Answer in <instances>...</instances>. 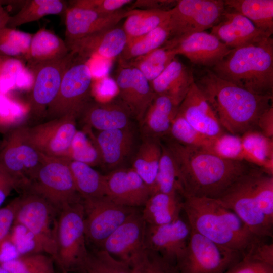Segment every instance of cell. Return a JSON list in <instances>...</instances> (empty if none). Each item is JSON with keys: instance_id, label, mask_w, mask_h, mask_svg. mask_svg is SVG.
<instances>
[{"instance_id": "38", "label": "cell", "mask_w": 273, "mask_h": 273, "mask_svg": "<svg viewBox=\"0 0 273 273\" xmlns=\"http://www.w3.org/2000/svg\"><path fill=\"white\" fill-rule=\"evenodd\" d=\"M155 193L179 194L182 190L178 169L170 149L162 144V153L151 195Z\"/></svg>"}, {"instance_id": "45", "label": "cell", "mask_w": 273, "mask_h": 273, "mask_svg": "<svg viewBox=\"0 0 273 273\" xmlns=\"http://www.w3.org/2000/svg\"><path fill=\"white\" fill-rule=\"evenodd\" d=\"M28 72V69L25 68L23 60L0 56V94L22 86Z\"/></svg>"}, {"instance_id": "7", "label": "cell", "mask_w": 273, "mask_h": 273, "mask_svg": "<svg viewBox=\"0 0 273 273\" xmlns=\"http://www.w3.org/2000/svg\"><path fill=\"white\" fill-rule=\"evenodd\" d=\"M69 161L67 158L44 155L43 163L26 192L43 198L59 212L71 205L82 202Z\"/></svg>"}, {"instance_id": "29", "label": "cell", "mask_w": 273, "mask_h": 273, "mask_svg": "<svg viewBox=\"0 0 273 273\" xmlns=\"http://www.w3.org/2000/svg\"><path fill=\"white\" fill-rule=\"evenodd\" d=\"M143 207L141 213L146 224H167L180 218L183 197L177 193H155L150 195Z\"/></svg>"}, {"instance_id": "33", "label": "cell", "mask_w": 273, "mask_h": 273, "mask_svg": "<svg viewBox=\"0 0 273 273\" xmlns=\"http://www.w3.org/2000/svg\"><path fill=\"white\" fill-rule=\"evenodd\" d=\"M248 155V162L273 175V141L259 131H249L241 135Z\"/></svg>"}, {"instance_id": "10", "label": "cell", "mask_w": 273, "mask_h": 273, "mask_svg": "<svg viewBox=\"0 0 273 273\" xmlns=\"http://www.w3.org/2000/svg\"><path fill=\"white\" fill-rule=\"evenodd\" d=\"M239 251L218 245L191 229L185 252L176 273H225L239 261Z\"/></svg>"}, {"instance_id": "41", "label": "cell", "mask_w": 273, "mask_h": 273, "mask_svg": "<svg viewBox=\"0 0 273 273\" xmlns=\"http://www.w3.org/2000/svg\"><path fill=\"white\" fill-rule=\"evenodd\" d=\"M78 273H131V267L106 251L99 249L88 254L74 270Z\"/></svg>"}, {"instance_id": "37", "label": "cell", "mask_w": 273, "mask_h": 273, "mask_svg": "<svg viewBox=\"0 0 273 273\" xmlns=\"http://www.w3.org/2000/svg\"><path fill=\"white\" fill-rule=\"evenodd\" d=\"M69 166L77 191L82 199L105 196V177L93 167L69 159Z\"/></svg>"}, {"instance_id": "57", "label": "cell", "mask_w": 273, "mask_h": 273, "mask_svg": "<svg viewBox=\"0 0 273 273\" xmlns=\"http://www.w3.org/2000/svg\"><path fill=\"white\" fill-rule=\"evenodd\" d=\"M0 273H8V272L0 265Z\"/></svg>"}, {"instance_id": "22", "label": "cell", "mask_w": 273, "mask_h": 273, "mask_svg": "<svg viewBox=\"0 0 273 273\" xmlns=\"http://www.w3.org/2000/svg\"><path fill=\"white\" fill-rule=\"evenodd\" d=\"M178 113L195 130L206 136L215 138L226 132L195 81L179 105Z\"/></svg>"}, {"instance_id": "2", "label": "cell", "mask_w": 273, "mask_h": 273, "mask_svg": "<svg viewBox=\"0 0 273 273\" xmlns=\"http://www.w3.org/2000/svg\"><path fill=\"white\" fill-rule=\"evenodd\" d=\"M194 81L208 101L223 129L241 136L257 130L262 113L272 106V96L251 93L221 79L206 69Z\"/></svg>"}, {"instance_id": "17", "label": "cell", "mask_w": 273, "mask_h": 273, "mask_svg": "<svg viewBox=\"0 0 273 273\" xmlns=\"http://www.w3.org/2000/svg\"><path fill=\"white\" fill-rule=\"evenodd\" d=\"M115 80L117 98L140 122L155 96L150 82L138 69L119 60Z\"/></svg>"}, {"instance_id": "55", "label": "cell", "mask_w": 273, "mask_h": 273, "mask_svg": "<svg viewBox=\"0 0 273 273\" xmlns=\"http://www.w3.org/2000/svg\"><path fill=\"white\" fill-rule=\"evenodd\" d=\"M14 190H17L15 182L0 165V208Z\"/></svg>"}, {"instance_id": "4", "label": "cell", "mask_w": 273, "mask_h": 273, "mask_svg": "<svg viewBox=\"0 0 273 273\" xmlns=\"http://www.w3.org/2000/svg\"><path fill=\"white\" fill-rule=\"evenodd\" d=\"M183 211L190 228L212 242L240 252L242 257L262 238L217 199L183 196Z\"/></svg>"}, {"instance_id": "14", "label": "cell", "mask_w": 273, "mask_h": 273, "mask_svg": "<svg viewBox=\"0 0 273 273\" xmlns=\"http://www.w3.org/2000/svg\"><path fill=\"white\" fill-rule=\"evenodd\" d=\"M75 56L70 51L63 58L28 65L33 76L29 100L31 114L44 117L47 108L57 95L64 75Z\"/></svg>"}, {"instance_id": "26", "label": "cell", "mask_w": 273, "mask_h": 273, "mask_svg": "<svg viewBox=\"0 0 273 273\" xmlns=\"http://www.w3.org/2000/svg\"><path fill=\"white\" fill-rule=\"evenodd\" d=\"M179 106L169 98L156 95L139 123L142 138L160 140L168 135Z\"/></svg>"}, {"instance_id": "18", "label": "cell", "mask_w": 273, "mask_h": 273, "mask_svg": "<svg viewBox=\"0 0 273 273\" xmlns=\"http://www.w3.org/2000/svg\"><path fill=\"white\" fill-rule=\"evenodd\" d=\"M146 226L141 212L137 210L108 237L99 249L131 265L146 249Z\"/></svg>"}, {"instance_id": "31", "label": "cell", "mask_w": 273, "mask_h": 273, "mask_svg": "<svg viewBox=\"0 0 273 273\" xmlns=\"http://www.w3.org/2000/svg\"><path fill=\"white\" fill-rule=\"evenodd\" d=\"M69 52L64 40L52 31L41 29L33 35L26 61L30 65L63 58Z\"/></svg>"}, {"instance_id": "35", "label": "cell", "mask_w": 273, "mask_h": 273, "mask_svg": "<svg viewBox=\"0 0 273 273\" xmlns=\"http://www.w3.org/2000/svg\"><path fill=\"white\" fill-rule=\"evenodd\" d=\"M170 38L169 18L150 32L127 41L118 60L126 62L163 46Z\"/></svg>"}, {"instance_id": "27", "label": "cell", "mask_w": 273, "mask_h": 273, "mask_svg": "<svg viewBox=\"0 0 273 273\" xmlns=\"http://www.w3.org/2000/svg\"><path fill=\"white\" fill-rule=\"evenodd\" d=\"M194 81L192 71L175 57L150 84L156 95L166 96L179 106Z\"/></svg>"}, {"instance_id": "11", "label": "cell", "mask_w": 273, "mask_h": 273, "mask_svg": "<svg viewBox=\"0 0 273 273\" xmlns=\"http://www.w3.org/2000/svg\"><path fill=\"white\" fill-rule=\"evenodd\" d=\"M59 211L41 196L30 192L19 196L14 223L32 232L42 244L44 253L57 257L56 232Z\"/></svg>"}, {"instance_id": "59", "label": "cell", "mask_w": 273, "mask_h": 273, "mask_svg": "<svg viewBox=\"0 0 273 273\" xmlns=\"http://www.w3.org/2000/svg\"><path fill=\"white\" fill-rule=\"evenodd\" d=\"M1 144H2V143H0V146H1Z\"/></svg>"}, {"instance_id": "28", "label": "cell", "mask_w": 273, "mask_h": 273, "mask_svg": "<svg viewBox=\"0 0 273 273\" xmlns=\"http://www.w3.org/2000/svg\"><path fill=\"white\" fill-rule=\"evenodd\" d=\"M95 139L102 164L112 169L120 166L131 153L134 145L135 135L131 126L99 131Z\"/></svg>"}, {"instance_id": "20", "label": "cell", "mask_w": 273, "mask_h": 273, "mask_svg": "<svg viewBox=\"0 0 273 273\" xmlns=\"http://www.w3.org/2000/svg\"><path fill=\"white\" fill-rule=\"evenodd\" d=\"M130 10L121 9L103 14L95 10L70 5L65 14L66 45L95 32L115 26L129 14Z\"/></svg>"}, {"instance_id": "48", "label": "cell", "mask_w": 273, "mask_h": 273, "mask_svg": "<svg viewBox=\"0 0 273 273\" xmlns=\"http://www.w3.org/2000/svg\"><path fill=\"white\" fill-rule=\"evenodd\" d=\"M9 235L20 256L45 253L43 246L38 239L24 226L14 223Z\"/></svg>"}, {"instance_id": "23", "label": "cell", "mask_w": 273, "mask_h": 273, "mask_svg": "<svg viewBox=\"0 0 273 273\" xmlns=\"http://www.w3.org/2000/svg\"><path fill=\"white\" fill-rule=\"evenodd\" d=\"M127 41L122 27L116 25L87 35L67 46L70 51L87 60L96 57L110 60L119 57Z\"/></svg>"}, {"instance_id": "39", "label": "cell", "mask_w": 273, "mask_h": 273, "mask_svg": "<svg viewBox=\"0 0 273 273\" xmlns=\"http://www.w3.org/2000/svg\"><path fill=\"white\" fill-rule=\"evenodd\" d=\"M176 56L173 49L164 45L147 54L124 62L138 69L151 82L164 70Z\"/></svg>"}, {"instance_id": "30", "label": "cell", "mask_w": 273, "mask_h": 273, "mask_svg": "<svg viewBox=\"0 0 273 273\" xmlns=\"http://www.w3.org/2000/svg\"><path fill=\"white\" fill-rule=\"evenodd\" d=\"M162 153L160 140L143 138L133 161L132 168L149 188H154Z\"/></svg>"}, {"instance_id": "40", "label": "cell", "mask_w": 273, "mask_h": 273, "mask_svg": "<svg viewBox=\"0 0 273 273\" xmlns=\"http://www.w3.org/2000/svg\"><path fill=\"white\" fill-rule=\"evenodd\" d=\"M68 158L93 167L102 164L101 155L90 128L85 126L83 130H77L69 149Z\"/></svg>"}, {"instance_id": "52", "label": "cell", "mask_w": 273, "mask_h": 273, "mask_svg": "<svg viewBox=\"0 0 273 273\" xmlns=\"http://www.w3.org/2000/svg\"><path fill=\"white\" fill-rule=\"evenodd\" d=\"M177 3L171 0H137L133 1L129 10H170Z\"/></svg>"}, {"instance_id": "8", "label": "cell", "mask_w": 273, "mask_h": 273, "mask_svg": "<svg viewBox=\"0 0 273 273\" xmlns=\"http://www.w3.org/2000/svg\"><path fill=\"white\" fill-rule=\"evenodd\" d=\"M43 159L44 155L28 141L25 127L12 130L0 146V165L22 193L27 191Z\"/></svg>"}, {"instance_id": "5", "label": "cell", "mask_w": 273, "mask_h": 273, "mask_svg": "<svg viewBox=\"0 0 273 273\" xmlns=\"http://www.w3.org/2000/svg\"><path fill=\"white\" fill-rule=\"evenodd\" d=\"M217 76L259 95L272 96L273 39L232 49L211 69Z\"/></svg>"}, {"instance_id": "25", "label": "cell", "mask_w": 273, "mask_h": 273, "mask_svg": "<svg viewBox=\"0 0 273 273\" xmlns=\"http://www.w3.org/2000/svg\"><path fill=\"white\" fill-rule=\"evenodd\" d=\"M85 126L99 131L131 127L132 114L117 98L106 102L92 100L82 111L78 119Z\"/></svg>"}, {"instance_id": "54", "label": "cell", "mask_w": 273, "mask_h": 273, "mask_svg": "<svg viewBox=\"0 0 273 273\" xmlns=\"http://www.w3.org/2000/svg\"><path fill=\"white\" fill-rule=\"evenodd\" d=\"M265 136L273 138V108L272 105L264 111L259 117L257 129Z\"/></svg>"}, {"instance_id": "12", "label": "cell", "mask_w": 273, "mask_h": 273, "mask_svg": "<svg viewBox=\"0 0 273 273\" xmlns=\"http://www.w3.org/2000/svg\"><path fill=\"white\" fill-rule=\"evenodd\" d=\"M225 10L224 1L221 0L177 1L170 10L169 39L211 28L219 21Z\"/></svg>"}, {"instance_id": "44", "label": "cell", "mask_w": 273, "mask_h": 273, "mask_svg": "<svg viewBox=\"0 0 273 273\" xmlns=\"http://www.w3.org/2000/svg\"><path fill=\"white\" fill-rule=\"evenodd\" d=\"M169 135L171 140L184 146L208 151L214 139L197 131L178 113L172 123Z\"/></svg>"}, {"instance_id": "51", "label": "cell", "mask_w": 273, "mask_h": 273, "mask_svg": "<svg viewBox=\"0 0 273 273\" xmlns=\"http://www.w3.org/2000/svg\"><path fill=\"white\" fill-rule=\"evenodd\" d=\"M19 205V197L6 206L0 208V240L10 232L15 221Z\"/></svg>"}, {"instance_id": "43", "label": "cell", "mask_w": 273, "mask_h": 273, "mask_svg": "<svg viewBox=\"0 0 273 273\" xmlns=\"http://www.w3.org/2000/svg\"><path fill=\"white\" fill-rule=\"evenodd\" d=\"M55 260L43 253L21 256L1 265L8 273H55Z\"/></svg>"}, {"instance_id": "9", "label": "cell", "mask_w": 273, "mask_h": 273, "mask_svg": "<svg viewBox=\"0 0 273 273\" xmlns=\"http://www.w3.org/2000/svg\"><path fill=\"white\" fill-rule=\"evenodd\" d=\"M86 240L82 201L61 210L57 219L55 262L63 271H74L86 257Z\"/></svg>"}, {"instance_id": "19", "label": "cell", "mask_w": 273, "mask_h": 273, "mask_svg": "<svg viewBox=\"0 0 273 273\" xmlns=\"http://www.w3.org/2000/svg\"><path fill=\"white\" fill-rule=\"evenodd\" d=\"M164 45L173 49L176 55L187 57L193 64L211 68L232 50L214 35L205 31L170 39Z\"/></svg>"}, {"instance_id": "34", "label": "cell", "mask_w": 273, "mask_h": 273, "mask_svg": "<svg viewBox=\"0 0 273 273\" xmlns=\"http://www.w3.org/2000/svg\"><path fill=\"white\" fill-rule=\"evenodd\" d=\"M68 7L67 2L62 0L25 1L19 11L10 16L6 27L15 29L47 15L65 14Z\"/></svg>"}, {"instance_id": "13", "label": "cell", "mask_w": 273, "mask_h": 273, "mask_svg": "<svg viewBox=\"0 0 273 273\" xmlns=\"http://www.w3.org/2000/svg\"><path fill=\"white\" fill-rule=\"evenodd\" d=\"M86 239L100 248L108 237L136 208L117 204L107 197L82 200Z\"/></svg>"}, {"instance_id": "6", "label": "cell", "mask_w": 273, "mask_h": 273, "mask_svg": "<svg viewBox=\"0 0 273 273\" xmlns=\"http://www.w3.org/2000/svg\"><path fill=\"white\" fill-rule=\"evenodd\" d=\"M93 74L88 60L75 55L65 72L55 99L48 107L47 120L71 115L78 118L91 101Z\"/></svg>"}, {"instance_id": "47", "label": "cell", "mask_w": 273, "mask_h": 273, "mask_svg": "<svg viewBox=\"0 0 273 273\" xmlns=\"http://www.w3.org/2000/svg\"><path fill=\"white\" fill-rule=\"evenodd\" d=\"M130 266L131 273H176L174 266L157 253L146 248Z\"/></svg>"}, {"instance_id": "32", "label": "cell", "mask_w": 273, "mask_h": 273, "mask_svg": "<svg viewBox=\"0 0 273 273\" xmlns=\"http://www.w3.org/2000/svg\"><path fill=\"white\" fill-rule=\"evenodd\" d=\"M228 9L248 18L258 29L271 36L273 33L272 0H225Z\"/></svg>"}, {"instance_id": "3", "label": "cell", "mask_w": 273, "mask_h": 273, "mask_svg": "<svg viewBox=\"0 0 273 273\" xmlns=\"http://www.w3.org/2000/svg\"><path fill=\"white\" fill-rule=\"evenodd\" d=\"M217 199L253 234L262 238L272 237V175L253 166Z\"/></svg>"}, {"instance_id": "56", "label": "cell", "mask_w": 273, "mask_h": 273, "mask_svg": "<svg viewBox=\"0 0 273 273\" xmlns=\"http://www.w3.org/2000/svg\"><path fill=\"white\" fill-rule=\"evenodd\" d=\"M10 17V15L3 7L2 2H0V30L6 27Z\"/></svg>"}, {"instance_id": "24", "label": "cell", "mask_w": 273, "mask_h": 273, "mask_svg": "<svg viewBox=\"0 0 273 273\" xmlns=\"http://www.w3.org/2000/svg\"><path fill=\"white\" fill-rule=\"evenodd\" d=\"M210 33L231 49L271 37L256 27L248 18L226 7L221 19L211 28Z\"/></svg>"}, {"instance_id": "15", "label": "cell", "mask_w": 273, "mask_h": 273, "mask_svg": "<svg viewBox=\"0 0 273 273\" xmlns=\"http://www.w3.org/2000/svg\"><path fill=\"white\" fill-rule=\"evenodd\" d=\"M77 119L73 116L67 115L32 127H25L27 137L43 155L68 158L69 149L77 131Z\"/></svg>"}, {"instance_id": "50", "label": "cell", "mask_w": 273, "mask_h": 273, "mask_svg": "<svg viewBox=\"0 0 273 273\" xmlns=\"http://www.w3.org/2000/svg\"><path fill=\"white\" fill-rule=\"evenodd\" d=\"M133 2L131 0H77L71 1V5L108 14L122 9L123 7Z\"/></svg>"}, {"instance_id": "46", "label": "cell", "mask_w": 273, "mask_h": 273, "mask_svg": "<svg viewBox=\"0 0 273 273\" xmlns=\"http://www.w3.org/2000/svg\"><path fill=\"white\" fill-rule=\"evenodd\" d=\"M209 152L224 159L248 162L241 136L225 132L214 138Z\"/></svg>"}, {"instance_id": "16", "label": "cell", "mask_w": 273, "mask_h": 273, "mask_svg": "<svg viewBox=\"0 0 273 273\" xmlns=\"http://www.w3.org/2000/svg\"><path fill=\"white\" fill-rule=\"evenodd\" d=\"M190 234L189 223L181 218L161 225L146 224L145 247L175 267L185 252Z\"/></svg>"}, {"instance_id": "53", "label": "cell", "mask_w": 273, "mask_h": 273, "mask_svg": "<svg viewBox=\"0 0 273 273\" xmlns=\"http://www.w3.org/2000/svg\"><path fill=\"white\" fill-rule=\"evenodd\" d=\"M9 234L0 240V265L20 257Z\"/></svg>"}, {"instance_id": "42", "label": "cell", "mask_w": 273, "mask_h": 273, "mask_svg": "<svg viewBox=\"0 0 273 273\" xmlns=\"http://www.w3.org/2000/svg\"><path fill=\"white\" fill-rule=\"evenodd\" d=\"M32 34L5 27L0 30V56L26 60Z\"/></svg>"}, {"instance_id": "21", "label": "cell", "mask_w": 273, "mask_h": 273, "mask_svg": "<svg viewBox=\"0 0 273 273\" xmlns=\"http://www.w3.org/2000/svg\"><path fill=\"white\" fill-rule=\"evenodd\" d=\"M105 196L114 203L127 207L144 206L151 192L132 168H116L104 175Z\"/></svg>"}, {"instance_id": "49", "label": "cell", "mask_w": 273, "mask_h": 273, "mask_svg": "<svg viewBox=\"0 0 273 273\" xmlns=\"http://www.w3.org/2000/svg\"><path fill=\"white\" fill-rule=\"evenodd\" d=\"M225 273H273V265L247 254Z\"/></svg>"}, {"instance_id": "58", "label": "cell", "mask_w": 273, "mask_h": 273, "mask_svg": "<svg viewBox=\"0 0 273 273\" xmlns=\"http://www.w3.org/2000/svg\"><path fill=\"white\" fill-rule=\"evenodd\" d=\"M63 273H70V272H67V271H63Z\"/></svg>"}, {"instance_id": "1", "label": "cell", "mask_w": 273, "mask_h": 273, "mask_svg": "<svg viewBox=\"0 0 273 273\" xmlns=\"http://www.w3.org/2000/svg\"><path fill=\"white\" fill-rule=\"evenodd\" d=\"M176 162L182 196L218 198L253 165L220 157L208 151L181 145L166 144Z\"/></svg>"}, {"instance_id": "36", "label": "cell", "mask_w": 273, "mask_h": 273, "mask_svg": "<svg viewBox=\"0 0 273 273\" xmlns=\"http://www.w3.org/2000/svg\"><path fill=\"white\" fill-rule=\"evenodd\" d=\"M169 16L170 10H130L122 28L129 41L152 31Z\"/></svg>"}]
</instances>
